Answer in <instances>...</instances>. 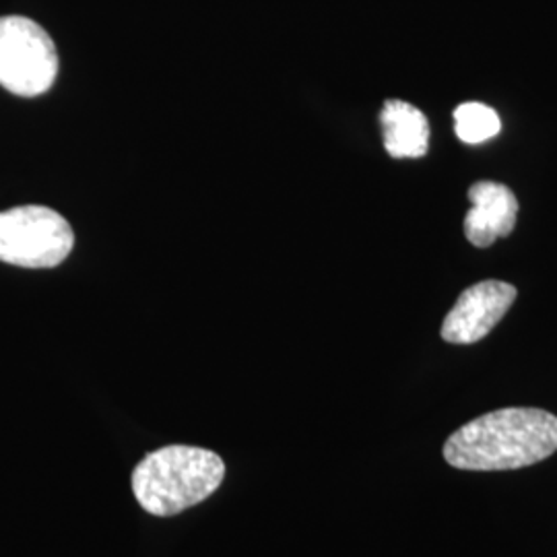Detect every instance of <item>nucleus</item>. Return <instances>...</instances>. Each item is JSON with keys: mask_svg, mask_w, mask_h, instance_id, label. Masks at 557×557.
Segmentation results:
<instances>
[{"mask_svg": "<svg viewBox=\"0 0 557 557\" xmlns=\"http://www.w3.org/2000/svg\"><path fill=\"white\" fill-rule=\"evenodd\" d=\"M225 478L220 455L197 446H165L133 471V494L153 517H176L211 498Z\"/></svg>", "mask_w": 557, "mask_h": 557, "instance_id": "f03ea898", "label": "nucleus"}, {"mask_svg": "<svg viewBox=\"0 0 557 557\" xmlns=\"http://www.w3.org/2000/svg\"><path fill=\"white\" fill-rule=\"evenodd\" d=\"M557 450V418L533 407H508L458 428L444 446L448 465L465 471H515Z\"/></svg>", "mask_w": 557, "mask_h": 557, "instance_id": "f257e3e1", "label": "nucleus"}, {"mask_svg": "<svg viewBox=\"0 0 557 557\" xmlns=\"http://www.w3.org/2000/svg\"><path fill=\"white\" fill-rule=\"evenodd\" d=\"M59 75V52L48 32L27 17H0V87L21 98L46 94Z\"/></svg>", "mask_w": 557, "mask_h": 557, "instance_id": "20e7f679", "label": "nucleus"}, {"mask_svg": "<svg viewBox=\"0 0 557 557\" xmlns=\"http://www.w3.org/2000/svg\"><path fill=\"white\" fill-rule=\"evenodd\" d=\"M469 200L473 207L465 218V236L473 246L490 248L496 239L512 234L518 200L508 186L483 180L469 188Z\"/></svg>", "mask_w": 557, "mask_h": 557, "instance_id": "423d86ee", "label": "nucleus"}, {"mask_svg": "<svg viewBox=\"0 0 557 557\" xmlns=\"http://www.w3.org/2000/svg\"><path fill=\"white\" fill-rule=\"evenodd\" d=\"M384 149L395 160H418L430 149L425 114L407 101L388 100L380 112Z\"/></svg>", "mask_w": 557, "mask_h": 557, "instance_id": "0eeeda50", "label": "nucleus"}, {"mask_svg": "<svg viewBox=\"0 0 557 557\" xmlns=\"http://www.w3.org/2000/svg\"><path fill=\"white\" fill-rule=\"evenodd\" d=\"M517 299V287L504 281H481L465 289L442 322L440 335L453 345H473L487 337Z\"/></svg>", "mask_w": 557, "mask_h": 557, "instance_id": "39448f33", "label": "nucleus"}, {"mask_svg": "<svg viewBox=\"0 0 557 557\" xmlns=\"http://www.w3.org/2000/svg\"><path fill=\"white\" fill-rule=\"evenodd\" d=\"M75 234L60 213L27 205L0 213V262L23 269H52L71 255Z\"/></svg>", "mask_w": 557, "mask_h": 557, "instance_id": "7ed1b4c3", "label": "nucleus"}, {"mask_svg": "<svg viewBox=\"0 0 557 557\" xmlns=\"http://www.w3.org/2000/svg\"><path fill=\"white\" fill-rule=\"evenodd\" d=\"M499 128L502 122L496 110H492L485 103L467 101L455 110V133L462 143L479 145L483 140L494 139Z\"/></svg>", "mask_w": 557, "mask_h": 557, "instance_id": "6e6552de", "label": "nucleus"}]
</instances>
